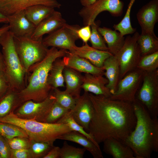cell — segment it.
<instances>
[{
    "label": "cell",
    "mask_w": 158,
    "mask_h": 158,
    "mask_svg": "<svg viewBox=\"0 0 158 158\" xmlns=\"http://www.w3.org/2000/svg\"><path fill=\"white\" fill-rule=\"evenodd\" d=\"M5 66L4 71L9 88L20 92L26 86L27 73L22 66L15 47L13 36L9 30L0 38Z\"/></svg>",
    "instance_id": "cell-4"
},
{
    "label": "cell",
    "mask_w": 158,
    "mask_h": 158,
    "mask_svg": "<svg viewBox=\"0 0 158 158\" xmlns=\"http://www.w3.org/2000/svg\"><path fill=\"white\" fill-rule=\"evenodd\" d=\"M60 148L58 146H54L43 158H60Z\"/></svg>",
    "instance_id": "cell-44"
},
{
    "label": "cell",
    "mask_w": 158,
    "mask_h": 158,
    "mask_svg": "<svg viewBox=\"0 0 158 158\" xmlns=\"http://www.w3.org/2000/svg\"><path fill=\"white\" fill-rule=\"evenodd\" d=\"M9 26L7 24L0 27V38L4 33L9 31Z\"/></svg>",
    "instance_id": "cell-46"
},
{
    "label": "cell",
    "mask_w": 158,
    "mask_h": 158,
    "mask_svg": "<svg viewBox=\"0 0 158 158\" xmlns=\"http://www.w3.org/2000/svg\"><path fill=\"white\" fill-rule=\"evenodd\" d=\"M9 88V84L4 71H0V98Z\"/></svg>",
    "instance_id": "cell-43"
},
{
    "label": "cell",
    "mask_w": 158,
    "mask_h": 158,
    "mask_svg": "<svg viewBox=\"0 0 158 158\" xmlns=\"http://www.w3.org/2000/svg\"><path fill=\"white\" fill-rule=\"evenodd\" d=\"M66 23L61 13L55 10L36 26L31 38L33 39H38L43 37L45 34H49L55 31Z\"/></svg>",
    "instance_id": "cell-19"
},
{
    "label": "cell",
    "mask_w": 158,
    "mask_h": 158,
    "mask_svg": "<svg viewBox=\"0 0 158 158\" xmlns=\"http://www.w3.org/2000/svg\"><path fill=\"white\" fill-rule=\"evenodd\" d=\"M135 99L144 106L152 117H157L158 69L143 72L142 82Z\"/></svg>",
    "instance_id": "cell-6"
},
{
    "label": "cell",
    "mask_w": 158,
    "mask_h": 158,
    "mask_svg": "<svg viewBox=\"0 0 158 158\" xmlns=\"http://www.w3.org/2000/svg\"><path fill=\"white\" fill-rule=\"evenodd\" d=\"M86 150L84 148H77L69 145L66 140L60 148L61 158H83Z\"/></svg>",
    "instance_id": "cell-37"
},
{
    "label": "cell",
    "mask_w": 158,
    "mask_h": 158,
    "mask_svg": "<svg viewBox=\"0 0 158 158\" xmlns=\"http://www.w3.org/2000/svg\"><path fill=\"white\" fill-rule=\"evenodd\" d=\"M137 68L143 72L154 71L158 68V51L142 56Z\"/></svg>",
    "instance_id": "cell-34"
},
{
    "label": "cell",
    "mask_w": 158,
    "mask_h": 158,
    "mask_svg": "<svg viewBox=\"0 0 158 158\" xmlns=\"http://www.w3.org/2000/svg\"><path fill=\"white\" fill-rule=\"evenodd\" d=\"M10 158H31L29 149H11Z\"/></svg>",
    "instance_id": "cell-42"
},
{
    "label": "cell",
    "mask_w": 158,
    "mask_h": 158,
    "mask_svg": "<svg viewBox=\"0 0 158 158\" xmlns=\"http://www.w3.org/2000/svg\"><path fill=\"white\" fill-rule=\"evenodd\" d=\"M65 66L80 73L103 75L104 67H97L86 59L68 51L63 58Z\"/></svg>",
    "instance_id": "cell-17"
},
{
    "label": "cell",
    "mask_w": 158,
    "mask_h": 158,
    "mask_svg": "<svg viewBox=\"0 0 158 158\" xmlns=\"http://www.w3.org/2000/svg\"><path fill=\"white\" fill-rule=\"evenodd\" d=\"M139 33L136 31L132 36L125 38L124 44L114 56L118 62L120 68V79L129 72L137 68L142 57L137 41Z\"/></svg>",
    "instance_id": "cell-7"
},
{
    "label": "cell",
    "mask_w": 158,
    "mask_h": 158,
    "mask_svg": "<svg viewBox=\"0 0 158 158\" xmlns=\"http://www.w3.org/2000/svg\"><path fill=\"white\" fill-rule=\"evenodd\" d=\"M61 58L54 61L49 73L47 83L52 89L64 87L63 72L65 66Z\"/></svg>",
    "instance_id": "cell-28"
},
{
    "label": "cell",
    "mask_w": 158,
    "mask_h": 158,
    "mask_svg": "<svg viewBox=\"0 0 158 158\" xmlns=\"http://www.w3.org/2000/svg\"><path fill=\"white\" fill-rule=\"evenodd\" d=\"M90 26L91 34L89 41L92 47L99 50L109 51L104 38L97 30L98 25L95 22Z\"/></svg>",
    "instance_id": "cell-36"
},
{
    "label": "cell",
    "mask_w": 158,
    "mask_h": 158,
    "mask_svg": "<svg viewBox=\"0 0 158 158\" xmlns=\"http://www.w3.org/2000/svg\"><path fill=\"white\" fill-rule=\"evenodd\" d=\"M103 67L104 70V75L108 81L106 86L112 95L116 91L120 80V66L115 56L112 55L107 58L104 63Z\"/></svg>",
    "instance_id": "cell-23"
},
{
    "label": "cell",
    "mask_w": 158,
    "mask_h": 158,
    "mask_svg": "<svg viewBox=\"0 0 158 158\" xmlns=\"http://www.w3.org/2000/svg\"><path fill=\"white\" fill-rule=\"evenodd\" d=\"M137 18L142 31L155 35L154 27L158 20V0H152L138 11Z\"/></svg>",
    "instance_id": "cell-14"
},
{
    "label": "cell",
    "mask_w": 158,
    "mask_h": 158,
    "mask_svg": "<svg viewBox=\"0 0 158 158\" xmlns=\"http://www.w3.org/2000/svg\"><path fill=\"white\" fill-rule=\"evenodd\" d=\"M56 123H63L68 126L73 130L77 131L85 135L95 143L99 145L95 140L92 136L86 132L84 128L74 120L71 111H68L63 116L60 118Z\"/></svg>",
    "instance_id": "cell-33"
},
{
    "label": "cell",
    "mask_w": 158,
    "mask_h": 158,
    "mask_svg": "<svg viewBox=\"0 0 158 158\" xmlns=\"http://www.w3.org/2000/svg\"><path fill=\"white\" fill-rule=\"evenodd\" d=\"M2 23L8 24V18L6 16L3 15L0 12V24Z\"/></svg>",
    "instance_id": "cell-48"
},
{
    "label": "cell",
    "mask_w": 158,
    "mask_h": 158,
    "mask_svg": "<svg viewBox=\"0 0 158 158\" xmlns=\"http://www.w3.org/2000/svg\"><path fill=\"white\" fill-rule=\"evenodd\" d=\"M0 121L11 123L23 129L31 141L47 142L54 145V142L62 135L73 130L66 124L49 123L21 118L12 111L0 118Z\"/></svg>",
    "instance_id": "cell-3"
},
{
    "label": "cell",
    "mask_w": 158,
    "mask_h": 158,
    "mask_svg": "<svg viewBox=\"0 0 158 158\" xmlns=\"http://www.w3.org/2000/svg\"><path fill=\"white\" fill-rule=\"evenodd\" d=\"M43 37L37 40L30 37L13 36L16 49L21 63L28 73L33 65L41 61L45 56L48 47L42 42Z\"/></svg>",
    "instance_id": "cell-5"
},
{
    "label": "cell",
    "mask_w": 158,
    "mask_h": 158,
    "mask_svg": "<svg viewBox=\"0 0 158 158\" xmlns=\"http://www.w3.org/2000/svg\"><path fill=\"white\" fill-rule=\"evenodd\" d=\"M80 28L78 25L66 23L43 38V43L48 47H54L71 51L76 46L75 42L79 39L77 32Z\"/></svg>",
    "instance_id": "cell-8"
},
{
    "label": "cell",
    "mask_w": 158,
    "mask_h": 158,
    "mask_svg": "<svg viewBox=\"0 0 158 158\" xmlns=\"http://www.w3.org/2000/svg\"><path fill=\"white\" fill-rule=\"evenodd\" d=\"M5 68L3 58L1 51H0V71H4Z\"/></svg>",
    "instance_id": "cell-47"
},
{
    "label": "cell",
    "mask_w": 158,
    "mask_h": 158,
    "mask_svg": "<svg viewBox=\"0 0 158 158\" xmlns=\"http://www.w3.org/2000/svg\"><path fill=\"white\" fill-rule=\"evenodd\" d=\"M107 79L103 75L85 73L81 88L84 92L97 95L111 97L112 94L107 87Z\"/></svg>",
    "instance_id": "cell-18"
},
{
    "label": "cell",
    "mask_w": 158,
    "mask_h": 158,
    "mask_svg": "<svg viewBox=\"0 0 158 158\" xmlns=\"http://www.w3.org/2000/svg\"><path fill=\"white\" fill-rule=\"evenodd\" d=\"M0 158H1V156L0 153Z\"/></svg>",
    "instance_id": "cell-49"
},
{
    "label": "cell",
    "mask_w": 158,
    "mask_h": 158,
    "mask_svg": "<svg viewBox=\"0 0 158 158\" xmlns=\"http://www.w3.org/2000/svg\"><path fill=\"white\" fill-rule=\"evenodd\" d=\"M77 35L79 39H81L85 43L89 41L91 34L90 26L86 25L80 28L78 30Z\"/></svg>",
    "instance_id": "cell-41"
},
{
    "label": "cell",
    "mask_w": 158,
    "mask_h": 158,
    "mask_svg": "<svg viewBox=\"0 0 158 158\" xmlns=\"http://www.w3.org/2000/svg\"><path fill=\"white\" fill-rule=\"evenodd\" d=\"M92 108L89 93L84 92L82 95L76 99L74 107L71 110L75 121L86 131H88Z\"/></svg>",
    "instance_id": "cell-15"
},
{
    "label": "cell",
    "mask_w": 158,
    "mask_h": 158,
    "mask_svg": "<svg viewBox=\"0 0 158 158\" xmlns=\"http://www.w3.org/2000/svg\"><path fill=\"white\" fill-rule=\"evenodd\" d=\"M56 101L51 92L44 100L35 102L29 100L23 103L14 111L21 118L45 122L49 111Z\"/></svg>",
    "instance_id": "cell-11"
},
{
    "label": "cell",
    "mask_w": 158,
    "mask_h": 158,
    "mask_svg": "<svg viewBox=\"0 0 158 158\" xmlns=\"http://www.w3.org/2000/svg\"><path fill=\"white\" fill-rule=\"evenodd\" d=\"M137 42L142 56L158 51V38L155 35L142 31Z\"/></svg>",
    "instance_id": "cell-29"
},
{
    "label": "cell",
    "mask_w": 158,
    "mask_h": 158,
    "mask_svg": "<svg viewBox=\"0 0 158 158\" xmlns=\"http://www.w3.org/2000/svg\"><path fill=\"white\" fill-rule=\"evenodd\" d=\"M59 139L73 142L80 145L88 151L94 158H103L99 145L97 144L82 134L72 130L61 136Z\"/></svg>",
    "instance_id": "cell-21"
},
{
    "label": "cell",
    "mask_w": 158,
    "mask_h": 158,
    "mask_svg": "<svg viewBox=\"0 0 158 158\" xmlns=\"http://www.w3.org/2000/svg\"><path fill=\"white\" fill-rule=\"evenodd\" d=\"M30 141L29 150L31 158H43L54 146L47 142Z\"/></svg>",
    "instance_id": "cell-35"
},
{
    "label": "cell",
    "mask_w": 158,
    "mask_h": 158,
    "mask_svg": "<svg viewBox=\"0 0 158 158\" xmlns=\"http://www.w3.org/2000/svg\"><path fill=\"white\" fill-rule=\"evenodd\" d=\"M123 2L120 0H96L92 5L83 7L78 12L84 26L90 25L95 22L97 17L104 11H108L112 16L118 17L123 13Z\"/></svg>",
    "instance_id": "cell-10"
},
{
    "label": "cell",
    "mask_w": 158,
    "mask_h": 158,
    "mask_svg": "<svg viewBox=\"0 0 158 158\" xmlns=\"http://www.w3.org/2000/svg\"><path fill=\"white\" fill-rule=\"evenodd\" d=\"M135 0H131L123 18L119 23L113 26L114 30L118 31L123 36L133 34L136 31V29L132 27L130 21V11Z\"/></svg>",
    "instance_id": "cell-32"
},
{
    "label": "cell",
    "mask_w": 158,
    "mask_h": 158,
    "mask_svg": "<svg viewBox=\"0 0 158 158\" xmlns=\"http://www.w3.org/2000/svg\"><path fill=\"white\" fill-rule=\"evenodd\" d=\"M104 152L114 158H135L131 149L122 141L110 138L103 142Z\"/></svg>",
    "instance_id": "cell-22"
},
{
    "label": "cell",
    "mask_w": 158,
    "mask_h": 158,
    "mask_svg": "<svg viewBox=\"0 0 158 158\" xmlns=\"http://www.w3.org/2000/svg\"><path fill=\"white\" fill-rule=\"evenodd\" d=\"M143 72L136 68L120 80L116 89L110 97L116 100L132 103L141 85Z\"/></svg>",
    "instance_id": "cell-9"
},
{
    "label": "cell",
    "mask_w": 158,
    "mask_h": 158,
    "mask_svg": "<svg viewBox=\"0 0 158 158\" xmlns=\"http://www.w3.org/2000/svg\"><path fill=\"white\" fill-rule=\"evenodd\" d=\"M69 111V110L63 107L55 101L47 116L45 122L56 123Z\"/></svg>",
    "instance_id": "cell-38"
},
{
    "label": "cell",
    "mask_w": 158,
    "mask_h": 158,
    "mask_svg": "<svg viewBox=\"0 0 158 158\" xmlns=\"http://www.w3.org/2000/svg\"><path fill=\"white\" fill-rule=\"evenodd\" d=\"M69 52L86 59L99 68L103 67L105 60L113 55L108 51L95 49L89 46L87 43L80 47L76 46L71 51Z\"/></svg>",
    "instance_id": "cell-20"
},
{
    "label": "cell",
    "mask_w": 158,
    "mask_h": 158,
    "mask_svg": "<svg viewBox=\"0 0 158 158\" xmlns=\"http://www.w3.org/2000/svg\"><path fill=\"white\" fill-rule=\"evenodd\" d=\"M11 149L6 139L0 135V153L1 158H10Z\"/></svg>",
    "instance_id": "cell-40"
},
{
    "label": "cell",
    "mask_w": 158,
    "mask_h": 158,
    "mask_svg": "<svg viewBox=\"0 0 158 158\" xmlns=\"http://www.w3.org/2000/svg\"><path fill=\"white\" fill-rule=\"evenodd\" d=\"M0 135L6 139H11L16 137L28 138L25 132L16 125L0 121Z\"/></svg>",
    "instance_id": "cell-31"
},
{
    "label": "cell",
    "mask_w": 158,
    "mask_h": 158,
    "mask_svg": "<svg viewBox=\"0 0 158 158\" xmlns=\"http://www.w3.org/2000/svg\"><path fill=\"white\" fill-rule=\"evenodd\" d=\"M97 30L104 38L108 51L115 56L123 46L125 38L116 30L106 27H98Z\"/></svg>",
    "instance_id": "cell-25"
},
{
    "label": "cell",
    "mask_w": 158,
    "mask_h": 158,
    "mask_svg": "<svg viewBox=\"0 0 158 158\" xmlns=\"http://www.w3.org/2000/svg\"><path fill=\"white\" fill-rule=\"evenodd\" d=\"M65 90L76 99L80 95L83 75L81 73L65 66L63 72Z\"/></svg>",
    "instance_id": "cell-24"
},
{
    "label": "cell",
    "mask_w": 158,
    "mask_h": 158,
    "mask_svg": "<svg viewBox=\"0 0 158 158\" xmlns=\"http://www.w3.org/2000/svg\"><path fill=\"white\" fill-rule=\"evenodd\" d=\"M51 93L55 97L56 101L62 107L69 110L73 109L76 99L65 90L62 91L58 88H54Z\"/></svg>",
    "instance_id": "cell-30"
},
{
    "label": "cell",
    "mask_w": 158,
    "mask_h": 158,
    "mask_svg": "<svg viewBox=\"0 0 158 158\" xmlns=\"http://www.w3.org/2000/svg\"><path fill=\"white\" fill-rule=\"evenodd\" d=\"M96 0H80L81 5L84 7L89 6L93 4Z\"/></svg>",
    "instance_id": "cell-45"
},
{
    "label": "cell",
    "mask_w": 158,
    "mask_h": 158,
    "mask_svg": "<svg viewBox=\"0 0 158 158\" xmlns=\"http://www.w3.org/2000/svg\"><path fill=\"white\" fill-rule=\"evenodd\" d=\"M132 103L136 124L123 142L132 150L135 158H150L153 152L158 151L157 117H152L137 100Z\"/></svg>",
    "instance_id": "cell-2"
},
{
    "label": "cell",
    "mask_w": 158,
    "mask_h": 158,
    "mask_svg": "<svg viewBox=\"0 0 158 158\" xmlns=\"http://www.w3.org/2000/svg\"><path fill=\"white\" fill-rule=\"evenodd\" d=\"M7 17L9 31L13 36L31 37L36 26L27 19L24 10Z\"/></svg>",
    "instance_id": "cell-16"
},
{
    "label": "cell",
    "mask_w": 158,
    "mask_h": 158,
    "mask_svg": "<svg viewBox=\"0 0 158 158\" xmlns=\"http://www.w3.org/2000/svg\"><path fill=\"white\" fill-rule=\"evenodd\" d=\"M18 93L9 88L6 92L0 98V118L14 111L21 105Z\"/></svg>",
    "instance_id": "cell-26"
},
{
    "label": "cell",
    "mask_w": 158,
    "mask_h": 158,
    "mask_svg": "<svg viewBox=\"0 0 158 158\" xmlns=\"http://www.w3.org/2000/svg\"><path fill=\"white\" fill-rule=\"evenodd\" d=\"M92 104L88 133L99 144L114 138L124 141L135 127L132 103L89 93Z\"/></svg>",
    "instance_id": "cell-1"
},
{
    "label": "cell",
    "mask_w": 158,
    "mask_h": 158,
    "mask_svg": "<svg viewBox=\"0 0 158 158\" xmlns=\"http://www.w3.org/2000/svg\"><path fill=\"white\" fill-rule=\"evenodd\" d=\"M55 10L53 8L38 4L29 7L24 11L27 19L36 26L51 15Z\"/></svg>",
    "instance_id": "cell-27"
},
{
    "label": "cell",
    "mask_w": 158,
    "mask_h": 158,
    "mask_svg": "<svg viewBox=\"0 0 158 158\" xmlns=\"http://www.w3.org/2000/svg\"><path fill=\"white\" fill-rule=\"evenodd\" d=\"M6 139L11 149H29V148L30 141L28 138L16 137Z\"/></svg>",
    "instance_id": "cell-39"
},
{
    "label": "cell",
    "mask_w": 158,
    "mask_h": 158,
    "mask_svg": "<svg viewBox=\"0 0 158 158\" xmlns=\"http://www.w3.org/2000/svg\"><path fill=\"white\" fill-rule=\"evenodd\" d=\"M68 51L63 49L51 47L49 49L45 56L41 61L30 67L36 71L42 88L48 96L51 93L52 89L48 83L47 79L53 63L57 59L65 56Z\"/></svg>",
    "instance_id": "cell-12"
},
{
    "label": "cell",
    "mask_w": 158,
    "mask_h": 158,
    "mask_svg": "<svg viewBox=\"0 0 158 158\" xmlns=\"http://www.w3.org/2000/svg\"><path fill=\"white\" fill-rule=\"evenodd\" d=\"M38 4L54 8L61 6L57 0H0V12L7 17Z\"/></svg>",
    "instance_id": "cell-13"
}]
</instances>
